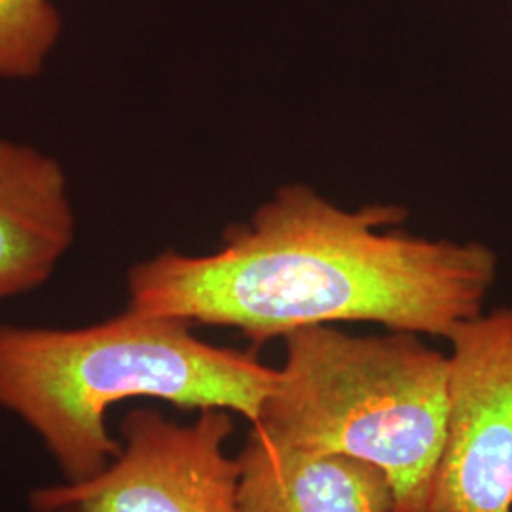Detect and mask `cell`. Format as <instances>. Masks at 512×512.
<instances>
[{"instance_id": "cell-1", "label": "cell", "mask_w": 512, "mask_h": 512, "mask_svg": "<svg viewBox=\"0 0 512 512\" xmlns=\"http://www.w3.org/2000/svg\"><path fill=\"white\" fill-rule=\"evenodd\" d=\"M404 219L399 205L349 211L289 184L230 226L219 251L135 264L129 308L236 329L256 346L338 323L446 338L484 311L497 255L478 241L397 230Z\"/></svg>"}, {"instance_id": "cell-2", "label": "cell", "mask_w": 512, "mask_h": 512, "mask_svg": "<svg viewBox=\"0 0 512 512\" xmlns=\"http://www.w3.org/2000/svg\"><path fill=\"white\" fill-rule=\"evenodd\" d=\"M277 368L200 340L192 323L131 310L84 329L0 327V406L37 431L67 482L103 473L122 444L107 410L128 399L228 410L255 423Z\"/></svg>"}, {"instance_id": "cell-3", "label": "cell", "mask_w": 512, "mask_h": 512, "mask_svg": "<svg viewBox=\"0 0 512 512\" xmlns=\"http://www.w3.org/2000/svg\"><path fill=\"white\" fill-rule=\"evenodd\" d=\"M253 425L272 444L361 459L384 473L395 511L427 512L448 420V355L420 334L294 330Z\"/></svg>"}, {"instance_id": "cell-4", "label": "cell", "mask_w": 512, "mask_h": 512, "mask_svg": "<svg viewBox=\"0 0 512 512\" xmlns=\"http://www.w3.org/2000/svg\"><path fill=\"white\" fill-rule=\"evenodd\" d=\"M122 452L84 482L40 488L37 512H239L238 459L224 454L234 433L228 410H200L183 425L137 408L122 421Z\"/></svg>"}, {"instance_id": "cell-5", "label": "cell", "mask_w": 512, "mask_h": 512, "mask_svg": "<svg viewBox=\"0 0 512 512\" xmlns=\"http://www.w3.org/2000/svg\"><path fill=\"white\" fill-rule=\"evenodd\" d=\"M446 340L448 420L427 512H512V306Z\"/></svg>"}, {"instance_id": "cell-6", "label": "cell", "mask_w": 512, "mask_h": 512, "mask_svg": "<svg viewBox=\"0 0 512 512\" xmlns=\"http://www.w3.org/2000/svg\"><path fill=\"white\" fill-rule=\"evenodd\" d=\"M74 234L63 165L31 145L0 139V300L46 283Z\"/></svg>"}, {"instance_id": "cell-7", "label": "cell", "mask_w": 512, "mask_h": 512, "mask_svg": "<svg viewBox=\"0 0 512 512\" xmlns=\"http://www.w3.org/2000/svg\"><path fill=\"white\" fill-rule=\"evenodd\" d=\"M239 512H393L389 478L342 454L289 450L251 429L238 458Z\"/></svg>"}, {"instance_id": "cell-8", "label": "cell", "mask_w": 512, "mask_h": 512, "mask_svg": "<svg viewBox=\"0 0 512 512\" xmlns=\"http://www.w3.org/2000/svg\"><path fill=\"white\" fill-rule=\"evenodd\" d=\"M61 29L52 0H0V78L31 80L42 74Z\"/></svg>"}]
</instances>
